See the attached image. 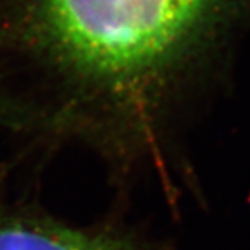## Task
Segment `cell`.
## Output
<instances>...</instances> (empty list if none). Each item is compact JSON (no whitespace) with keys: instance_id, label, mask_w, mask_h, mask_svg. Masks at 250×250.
<instances>
[{"instance_id":"6da1fadb","label":"cell","mask_w":250,"mask_h":250,"mask_svg":"<svg viewBox=\"0 0 250 250\" xmlns=\"http://www.w3.org/2000/svg\"><path fill=\"white\" fill-rule=\"evenodd\" d=\"M207 0H45L57 42L108 83L134 80L187 35Z\"/></svg>"},{"instance_id":"7a4b0ae2","label":"cell","mask_w":250,"mask_h":250,"mask_svg":"<svg viewBox=\"0 0 250 250\" xmlns=\"http://www.w3.org/2000/svg\"><path fill=\"white\" fill-rule=\"evenodd\" d=\"M0 250H147L129 233L88 228L22 206L0 205Z\"/></svg>"}]
</instances>
